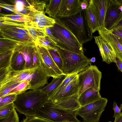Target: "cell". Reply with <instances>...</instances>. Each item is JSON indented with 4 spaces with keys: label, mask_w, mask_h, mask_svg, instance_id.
<instances>
[{
    "label": "cell",
    "mask_w": 122,
    "mask_h": 122,
    "mask_svg": "<svg viewBox=\"0 0 122 122\" xmlns=\"http://www.w3.org/2000/svg\"><path fill=\"white\" fill-rule=\"evenodd\" d=\"M0 54L14 50L17 46L23 43L11 39L2 38H0Z\"/></svg>",
    "instance_id": "27"
},
{
    "label": "cell",
    "mask_w": 122,
    "mask_h": 122,
    "mask_svg": "<svg viewBox=\"0 0 122 122\" xmlns=\"http://www.w3.org/2000/svg\"><path fill=\"white\" fill-rule=\"evenodd\" d=\"M35 45L43 47L47 49L56 50V47L47 37H39L35 43Z\"/></svg>",
    "instance_id": "31"
},
{
    "label": "cell",
    "mask_w": 122,
    "mask_h": 122,
    "mask_svg": "<svg viewBox=\"0 0 122 122\" xmlns=\"http://www.w3.org/2000/svg\"><path fill=\"white\" fill-rule=\"evenodd\" d=\"M107 102V99L102 98L91 103L81 106L76 113L84 122H98Z\"/></svg>",
    "instance_id": "7"
},
{
    "label": "cell",
    "mask_w": 122,
    "mask_h": 122,
    "mask_svg": "<svg viewBox=\"0 0 122 122\" xmlns=\"http://www.w3.org/2000/svg\"><path fill=\"white\" fill-rule=\"evenodd\" d=\"M47 101L38 110L36 116L53 122L80 121L76 118V111H69L53 107Z\"/></svg>",
    "instance_id": "5"
},
{
    "label": "cell",
    "mask_w": 122,
    "mask_h": 122,
    "mask_svg": "<svg viewBox=\"0 0 122 122\" xmlns=\"http://www.w3.org/2000/svg\"><path fill=\"white\" fill-rule=\"evenodd\" d=\"M115 36L120 43L122 47V38Z\"/></svg>",
    "instance_id": "50"
},
{
    "label": "cell",
    "mask_w": 122,
    "mask_h": 122,
    "mask_svg": "<svg viewBox=\"0 0 122 122\" xmlns=\"http://www.w3.org/2000/svg\"><path fill=\"white\" fill-rule=\"evenodd\" d=\"M109 31L114 35L122 38V26L113 29Z\"/></svg>",
    "instance_id": "44"
},
{
    "label": "cell",
    "mask_w": 122,
    "mask_h": 122,
    "mask_svg": "<svg viewBox=\"0 0 122 122\" xmlns=\"http://www.w3.org/2000/svg\"><path fill=\"white\" fill-rule=\"evenodd\" d=\"M77 74L68 76L62 83L54 90L48 97V101L53 98L63 90L76 76Z\"/></svg>",
    "instance_id": "29"
},
{
    "label": "cell",
    "mask_w": 122,
    "mask_h": 122,
    "mask_svg": "<svg viewBox=\"0 0 122 122\" xmlns=\"http://www.w3.org/2000/svg\"><path fill=\"white\" fill-rule=\"evenodd\" d=\"M62 0H50L46 4L45 13L51 17L55 18L57 15L60 9Z\"/></svg>",
    "instance_id": "26"
},
{
    "label": "cell",
    "mask_w": 122,
    "mask_h": 122,
    "mask_svg": "<svg viewBox=\"0 0 122 122\" xmlns=\"http://www.w3.org/2000/svg\"><path fill=\"white\" fill-rule=\"evenodd\" d=\"M56 50L62 60L63 74L69 76L77 74L90 65L91 59L83 54L75 53L57 47Z\"/></svg>",
    "instance_id": "3"
},
{
    "label": "cell",
    "mask_w": 122,
    "mask_h": 122,
    "mask_svg": "<svg viewBox=\"0 0 122 122\" xmlns=\"http://www.w3.org/2000/svg\"><path fill=\"white\" fill-rule=\"evenodd\" d=\"M95 42L98 47L103 61L107 64L116 63V56L109 44L100 36H93Z\"/></svg>",
    "instance_id": "13"
},
{
    "label": "cell",
    "mask_w": 122,
    "mask_h": 122,
    "mask_svg": "<svg viewBox=\"0 0 122 122\" xmlns=\"http://www.w3.org/2000/svg\"><path fill=\"white\" fill-rule=\"evenodd\" d=\"M26 1L29 5H31L37 11L45 13V9L46 4L44 1L31 0Z\"/></svg>",
    "instance_id": "32"
},
{
    "label": "cell",
    "mask_w": 122,
    "mask_h": 122,
    "mask_svg": "<svg viewBox=\"0 0 122 122\" xmlns=\"http://www.w3.org/2000/svg\"><path fill=\"white\" fill-rule=\"evenodd\" d=\"M90 0H81L80 6L81 10H85L89 6Z\"/></svg>",
    "instance_id": "45"
},
{
    "label": "cell",
    "mask_w": 122,
    "mask_h": 122,
    "mask_svg": "<svg viewBox=\"0 0 122 122\" xmlns=\"http://www.w3.org/2000/svg\"><path fill=\"white\" fill-rule=\"evenodd\" d=\"M9 69H0V81H1L5 77Z\"/></svg>",
    "instance_id": "46"
},
{
    "label": "cell",
    "mask_w": 122,
    "mask_h": 122,
    "mask_svg": "<svg viewBox=\"0 0 122 122\" xmlns=\"http://www.w3.org/2000/svg\"><path fill=\"white\" fill-rule=\"evenodd\" d=\"M115 63L118 70L121 71L122 73V61L118 58L116 57Z\"/></svg>",
    "instance_id": "47"
},
{
    "label": "cell",
    "mask_w": 122,
    "mask_h": 122,
    "mask_svg": "<svg viewBox=\"0 0 122 122\" xmlns=\"http://www.w3.org/2000/svg\"><path fill=\"white\" fill-rule=\"evenodd\" d=\"M24 27L13 26H0V30L18 32L25 35H28L30 37L28 31L24 30Z\"/></svg>",
    "instance_id": "34"
},
{
    "label": "cell",
    "mask_w": 122,
    "mask_h": 122,
    "mask_svg": "<svg viewBox=\"0 0 122 122\" xmlns=\"http://www.w3.org/2000/svg\"><path fill=\"white\" fill-rule=\"evenodd\" d=\"M20 122H53L46 119L36 116L26 117Z\"/></svg>",
    "instance_id": "38"
},
{
    "label": "cell",
    "mask_w": 122,
    "mask_h": 122,
    "mask_svg": "<svg viewBox=\"0 0 122 122\" xmlns=\"http://www.w3.org/2000/svg\"><path fill=\"white\" fill-rule=\"evenodd\" d=\"M37 67L15 71L9 69L4 78L0 81V89L10 85L28 81Z\"/></svg>",
    "instance_id": "11"
},
{
    "label": "cell",
    "mask_w": 122,
    "mask_h": 122,
    "mask_svg": "<svg viewBox=\"0 0 122 122\" xmlns=\"http://www.w3.org/2000/svg\"><path fill=\"white\" fill-rule=\"evenodd\" d=\"M17 95H10L0 98V107L12 103L15 100Z\"/></svg>",
    "instance_id": "36"
},
{
    "label": "cell",
    "mask_w": 122,
    "mask_h": 122,
    "mask_svg": "<svg viewBox=\"0 0 122 122\" xmlns=\"http://www.w3.org/2000/svg\"><path fill=\"white\" fill-rule=\"evenodd\" d=\"M35 46L39 67L47 76L55 78L63 74L61 71L53 61L48 50L43 47Z\"/></svg>",
    "instance_id": "8"
},
{
    "label": "cell",
    "mask_w": 122,
    "mask_h": 122,
    "mask_svg": "<svg viewBox=\"0 0 122 122\" xmlns=\"http://www.w3.org/2000/svg\"><path fill=\"white\" fill-rule=\"evenodd\" d=\"M81 1L62 0L59 13L56 16H67L76 14L81 9Z\"/></svg>",
    "instance_id": "15"
},
{
    "label": "cell",
    "mask_w": 122,
    "mask_h": 122,
    "mask_svg": "<svg viewBox=\"0 0 122 122\" xmlns=\"http://www.w3.org/2000/svg\"><path fill=\"white\" fill-rule=\"evenodd\" d=\"M79 96L77 93L72 96L61 98L55 102L47 101L53 107L73 111H76L81 107L78 101Z\"/></svg>",
    "instance_id": "12"
},
{
    "label": "cell",
    "mask_w": 122,
    "mask_h": 122,
    "mask_svg": "<svg viewBox=\"0 0 122 122\" xmlns=\"http://www.w3.org/2000/svg\"><path fill=\"white\" fill-rule=\"evenodd\" d=\"M114 122H122V112L117 117L115 118Z\"/></svg>",
    "instance_id": "48"
},
{
    "label": "cell",
    "mask_w": 122,
    "mask_h": 122,
    "mask_svg": "<svg viewBox=\"0 0 122 122\" xmlns=\"http://www.w3.org/2000/svg\"><path fill=\"white\" fill-rule=\"evenodd\" d=\"M122 18V0H109L104 28L110 31Z\"/></svg>",
    "instance_id": "9"
},
{
    "label": "cell",
    "mask_w": 122,
    "mask_h": 122,
    "mask_svg": "<svg viewBox=\"0 0 122 122\" xmlns=\"http://www.w3.org/2000/svg\"><path fill=\"white\" fill-rule=\"evenodd\" d=\"M102 98L99 91L92 88H89L83 92L79 96L78 101L81 106L87 105Z\"/></svg>",
    "instance_id": "22"
},
{
    "label": "cell",
    "mask_w": 122,
    "mask_h": 122,
    "mask_svg": "<svg viewBox=\"0 0 122 122\" xmlns=\"http://www.w3.org/2000/svg\"><path fill=\"white\" fill-rule=\"evenodd\" d=\"M25 66L26 61L23 55L20 52L14 50L9 69L15 71H21L26 69Z\"/></svg>",
    "instance_id": "24"
},
{
    "label": "cell",
    "mask_w": 122,
    "mask_h": 122,
    "mask_svg": "<svg viewBox=\"0 0 122 122\" xmlns=\"http://www.w3.org/2000/svg\"><path fill=\"white\" fill-rule=\"evenodd\" d=\"M48 95L41 89L29 91L17 96L13 102L15 109L25 117L36 116L39 109L48 101Z\"/></svg>",
    "instance_id": "2"
},
{
    "label": "cell",
    "mask_w": 122,
    "mask_h": 122,
    "mask_svg": "<svg viewBox=\"0 0 122 122\" xmlns=\"http://www.w3.org/2000/svg\"><path fill=\"white\" fill-rule=\"evenodd\" d=\"M54 19L59 21L72 33L81 44L83 45L93 39L87 21L85 10L81 9L76 14L72 15L57 16Z\"/></svg>",
    "instance_id": "1"
},
{
    "label": "cell",
    "mask_w": 122,
    "mask_h": 122,
    "mask_svg": "<svg viewBox=\"0 0 122 122\" xmlns=\"http://www.w3.org/2000/svg\"><path fill=\"white\" fill-rule=\"evenodd\" d=\"M14 50L0 54V69H9L11 58Z\"/></svg>",
    "instance_id": "30"
},
{
    "label": "cell",
    "mask_w": 122,
    "mask_h": 122,
    "mask_svg": "<svg viewBox=\"0 0 122 122\" xmlns=\"http://www.w3.org/2000/svg\"><path fill=\"white\" fill-rule=\"evenodd\" d=\"M93 0L99 25L98 30L102 29L104 28V20L109 0Z\"/></svg>",
    "instance_id": "19"
},
{
    "label": "cell",
    "mask_w": 122,
    "mask_h": 122,
    "mask_svg": "<svg viewBox=\"0 0 122 122\" xmlns=\"http://www.w3.org/2000/svg\"><path fill=\"white\" fill-rule=\"evenodd\" d=\"M36 49L34 43H25L17 46L14 50L20 52L23 56L26 61V69L32 68L34 53Z\"/></svg>",
    "instance_id": "16"
},
{
    "label": "cell",
    "mask_w": 122,
    "mask_h": 122,
    "mask_svg": "<svg viewBox=\"0 0 122 122\" xmlns=\"http://www.w3.org/2000/svg\"><path fill=\"white\" fill-rule=\"evenodd\" d=\"M48 77L40 67L36 69L32 75L29 82L30 89L32 90L39 89L47 84Z\"/></svg>",
    "instance_id": "18"
},
{
    "label": "cell",
    "mask_w": 122,
    "mask_h": 122,
    "mask_svg": "<svg viewBox=\"0 0 122 122\" xmlns=\"http://www.w3.org/2000/svg\"><path fill=\"white\" fill-rule=\"evenodd\" d=\"M113 109L114 112L113 117L115 118L120 115L121 113V111L122 109V103L120 105V107H119L116 102L114 101L113 104Z\"/></svg>",
    "instance_id": "41"
},
{
    "label": "cell",
    "mask_w": 122,
    "mask_h": 122,
    "mask_svg": "<svg viewBox=\"0 0 122 122\" xmlns=\"http://www.w3.org/2000/svg\"><path fill=\"white\" fill-rule=\"evenodd\" d=\"M15 109L13 103L0 107V120L8 117Z\"/></svg>",
    "instance_id": "33"
},
{
    "label": "cell",
    "mask_w": 122,
    "mask_h": 122,
    "mask_svg": "<svg viewBox=\"0 0 122 122\" xmlns=\"http://www.w3.org/2000/svg\"><path fill=\"white\" fill-rule=\"evenodd\" d=\"M78 92L77 74L76 77L63 90L56 96L48 101L52 103L55 102L60 99L72 96L78 93Z\"/></svg>",
    "instance_id": "21"
},
{
    "label": "cell",
    "mask_w": 122,
    "mask_h": 122,
    "mask_svg": "<svg viewBox=\"0 0 122 122\" xmlns=\"http://www.w3.org/2000/svg\"><path fill=\"white\" fill-rule=\"evenodd\" d=\"M15 11L17 12L20 13L23 9L25 3L23 0H13Z\"/></svg>",
    "instance_id": "39"
},
{
    "label": "cell",
    "mask_w": 122,
    "mask_h": 122,
    "mask_svg": "<svg viewBox=\"0 0 122 122\" xmlns=\"http://www.w3.org/2000/svg\"><path fill=\"white\" fill-rule=\"evenodd\" d=\"M36 10L35 9L33 8L31 5H25H25L23 9L20 13L27 15L32 11Z\"/></svg>",
    "instance_id": "42"
},
{
    "label": "cell",
    "mask_w": 122,
    "mask_h": 122,
    "mask_svg": "<svg viewBox=\"0 0 122 122\" xmlns=\"http://www.w3.org/2000/svg\"><path fill=\"white\" fill-rule=\"evenodd\" d=\"M27 16L29 21L25 22V26L26 27L46 29L53 27L56 23L55 19L36 10L32 11Z\"/></svg>",
    "instance_id": "10"
},
{
    "label": "cell",
    "mask_w": 122,
    "mask_h": 122,
    "mask_svg": "<svg viewBox=\"0 0 122 122\" xmlns=\"http://www.w3.org/2000/svg\"><path fill=\"white\" fill-rule=\"evenodd\" d=\"M122 26V19L114 27L112 30L119 27Z\"/></svg>",
    "instance_id": "49"
},
{
    "label": "cell",
    "mask_w": 122,
    "mask_h": 122,
    "mask_svg": "<svg viewBox=\"0 0 122 122\" xmlns=\"http://www.w3.org/2000/svg\"><path fill=\"white\" fill-rule=\"evenodd\" d=\"M78 122H81L80 121Z\"/></svg>",
    "instance_id": "51"
},
{
    "label": "cell",
    "mask_w": 122,
    "mask_h": 122,
    "mask_svg": "<svg viewBox=\"0 0 122 122\" xmlns=\"http://www.w3.org/2000/svg\"><path fill=\"white\" fill-rule=\"evenodd\" d=\"M48 50L54 62L62 71L63 67L62 61L60 56L56 51V49Z\"/></svg>",
    "instance_id": "35"
},
{
    "label": "cell",
    "mask_w": 122,
    "mask_h": 122,
    "mask_svg": "<svg viewBox=\"0 0 122 122\" xmlns=\"http://www.w3.org/2000/svg\"><path fill=\"white\" fill-rule=\"evenodd\" d=\"M0 122H19V117L15 109L8 117L0 120Z\"/></svg>",
    "instance_id": "37"
},
{
    "label": "cell",
    "mask_w": 122,
    "mask_h": 122,
    "mask_svg": "<svg viewBox=\"0 0 122 122\" xmlns=\"http://www.w3.org/2000/svg\"><path fill=\"white\" fill-rule=\"evenodd\" d=\"M0 7H1L4 9L5 10L8 11L12 12L14 13H18L15 11V6L14 5L0 2Z\"/></svg>",
    "instance_id": "40"
},
{
    "label": "cell",
    "mask_w": 122,
    "mask_h": 122,
    "mask_svg": "<svg viewBox=\"0 0 122 122\" xmlns=\"http://www.w3.org/2000/svg\"><path fill=\"white\" fill-rule=\"evenodd\" d=\"M87 23L92 34L99 27L98 21L93 0H90L88 7L85 10Z\"/></svg>",
    "instance_id": "20"
},
{
    "label": "cell",
    "mask_w": 122,
    "mask_h": 122,
    "mask_svg": "<svg viewBox=\"0 0 122 122\" xmlns=\"http://www.w3.org/2000/svg\"><path fill=\"white\" fill-rule=\"evenodd\" d=\"M68 75L62 74L59 76L53 78L51 82L43 88L41 89L43 92L47 94L48 97L62 83Z\"/></svg>",
    "instance_id": "25"
},
{
    "label": "cell",
    "mask_w": 122,
    "mask_h": 122,
    "mask_svg": "<svg viewBox=\"0 0 122 122\" xmlns=\"http://www.w3.org/2000/svg\"><path fill=\"white\" fill-rule=\"evenodd\" d=\"M99 36L110 46L116 57L122 62V47L116 36L105 28L97 30Z\"/></svg>",
    "instance_id": "14"
},
{
    "label": "cell",
    "mask_w": 122,
    "mask_h": 122,
    "mask_svg": "<svg viewBox=\"0 0 122 122\" xmlns=\"http://www.w3.org/2000/svg\"><path fill=\"white\" fill-rule=\"evenodd\" d=\"M24 30L28 31L34 43L38 37H46L48 36L46 29H39L25 26Z\"/></svg>",
    "instance_id": "28"
},
{
    "label": "cell",
    "mask_w": 122,
    "mask_h": 122,
    "mask_svg": "<svg viewBox=\"0 0 122 122\" xmlns=\"http://www.w3.org/2000/svg\"><path fill=\"white\" fill-rule=\"evenodd\" d=\"M56 20V24L50 29L57 41L56 47L75 53L83 54V45L72 33Z\"/></svg>",
    "instance_id": "4"
},
{
    "label": "cell",
    "mask_w": 122,
    "mask_h": 122,
    "mask_svg": "<svg viewBox=\"0 0 122 122\" xmlns=\"http://www.w3.org/2000/svg\"><path fill=\"white\" fill-rule=\"evenodd\" d=\"M29 89L30 85L28 81L10 85L0 89V98L10 95H17Z\"/></svg>",
    "instance_id": "17"
},
{
    "label": "cell",
    "mask_w": 122,
    "mask_h": 122,
    "mask_svg": "<svg viewBox=\"0 0 122 122\" xmlns=\"http://www.w3.org/2000/svg\"><path fill=\"white\" fill-rule=\"evenodd\" d=\"M0 38L10 39L22 43H34L33 40L28 35L18 32L1 30H0Z\"/></svg>",
    "instance_id": "23"
},
{
    "label": "cell",
    "mask_w": 122,
    "mask_h": 122,
    "mask_svg": "<svg viewBox=\"0 0 122 122\" xmlns=\"http://www.w3.org/2000/svg\"><path fill=\"white\" fill-rule=\"evenodd\" d=\"M46 31L48 36L47 37L52 42L55 46L56 47L57 41L54 37L52 35L50 28L46 29Z\"/></svg>",
    "instance_id": "43"
},
{
    "label": "cell",
    "mask_w": 122,
    "mask_h": 122,
    "mask_svg": "<svg viewBox=\"0 0 122 122\" xmlns=\"http://www.w3.org/2000/svg\"><path fill=\"white\" fill-rule=\"evenodd\" d=\"M77 75L79 96L90 88L99 91L102 74L96 66L90 65Z\"/></svg>",
    "instance_id": "6"
}]
</instances>
